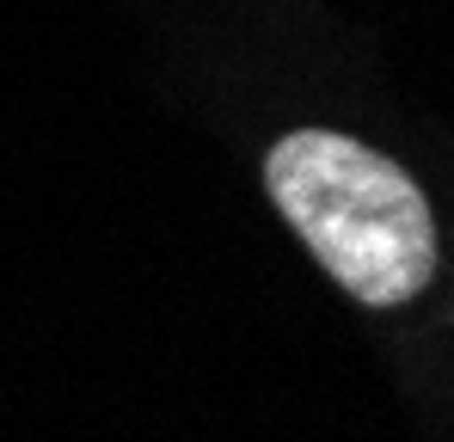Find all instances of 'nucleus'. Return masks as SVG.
Returning <instances> with one entry per match:
<instances>
[{
	"label": "nucleus",
	"instance_id": "f257e3e1",
	"mask_svg": "<svg viewBox=\"0 0 454 442\" xmlns=\"http://www.w3.org/2000/svg\"><path fill=\"white\" fill-rule=\"evenodd\" d=\"M264 185L325 277L363 307H399L436 277L430 203L405 166L375 147L332 130H295L270 147Z\"/></svg>",
	"mask_w": 454,
	"mask_h": 442
}]
</instances>
